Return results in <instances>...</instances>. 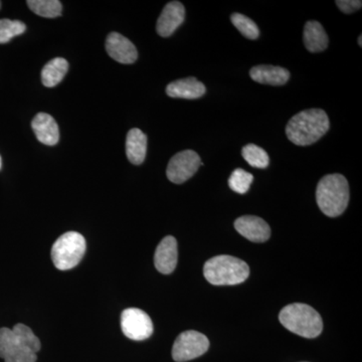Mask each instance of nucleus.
<instances>
[{
	"label": "nucleus",
	"mask_w": 362,
	"mask_h": 362,
	"mask_svg": "<svg viewBox=\"0 0 362 362\" xmlns=\"http://www.w3.org/2000/svg\"><path fill=\"white\" fill-rule=\"evenodd\" d=\"M0 7H1V2H0Z\"/></svg>",
	"instance_id": "nucleus-29"
},
{
	"label": "nucleus",
	"mask_w": 362,
	"mask_h": 362,
	"mask_svg": "<svg viewBox=\"0 0 362 362\" xmlns=\"http://www.w3.org/2000/svg\"><path fill=\"white\" fill-rule=\"evenodd\" d=\"M106 51L112 59L126 65L135 63L138 58L135 45L118 33H111L107 37Z\"/></svg>",
	"instance_id": "nucleus-12"
},
{
	"label": "nucleus",
	"mask_w": 362,
	"mask_h": 362,
	"mask_svg": "<svg viewBox=\"0 0 362 362\" xmlns=\"http://www.w3.org/2000/svg\"><path fill=\"white\" fill-rule=\"evenodd\" d=\"M254 176L242 168L235 169L228 178V187L237 194H245L249 192Z\"/></svg>",
	"instance_id": "nucleus-22"
},
{
	"label": "nucleus",
	"mask_w": 362,
	"mask_h": 362,
	"mask_svg": "<svg viewBox=\"0 0 362 362\" xmlns=\"http://www.w3.org/2000/svg\"><path fill=\"white\" fill-rule=\"evenodd\" d=\"M286 329L305 338H315L322 332V318L311 306L294 303L284 307L279 315Z\"/></svg>",
	"instance_id": "nucleus-3"
},
{
	"label": "nucleus",
	"mask_w": 362,
	"mask_h": 362,
	"mask_svg": "<svg viewBox=\"0 0 362 362\" xmlns=\"http://www.w3.org/2000/svg\"><path fill=\"white\" fill-rule=\"evenodd\" d=\"M0 169H1V157H0Z\"/></svg>",
	"instance_id": "nucleus-28"
},
{
	"label": "nucleus",
	"mask_w": 362,
	"mask_h": 362,
	"mask_svg": "<svg viewBox=\"0 0 362 362\" xmlns=\"http://www.w3.org/2000/svg\"><path fill=\"white\" fill-rule=\"evenodd\" d=\"M335 4L338 8L344 13H354V11L361 8L362 2L361 0H337Z\"/></svg>",
	"instance_id": "nucleus-26"
},
{
	"label": "nucleus",
	"mask_w": 362,
	"mask_h": 362,
	"mask_svg": "<svg viewBox=\"0 0 362 362\" xmlns=\"http://www.w3.org/2000/svg\"><path fill=\"white\" fill-rule=\"evenodd\" d=\"M202 165L204 163L197 152L194 150H185L170 159L166 175L171 182L181 185L192 178Z\"/></svg>",
	"instance_id": "nucleus-9"
},
{
	"label": "nucleus",
	"mask_w": 362,
	"mask_h": 362,
	"mask_svg": "<svg viewBox=\"0 0 362 362\" xmlns=\"http://www.w3.org/2000/svg\"><path fill=\"white\" fill-rule=\"evenodd\" d=\"M85 252V238L77 232L66 233L54 242L52 247V262L59 270H71L80 263Z\"/></svg>",
	"instance_id": "nucleus-5"
},
{
	"label": "nucleus",
	"mask_w": 362,
	"mask_h": 362,
	"mask_svg": "<svg viewBox=\"0 0 362 362\" xmlns=\"http://www.w3.org/2000/svg\"><path fill=\"white\" fill-rule=\"evenodd\" d=\"M305 47L310 52H321L328 47V35L318 21H307L304 26Z\"/></svg>",
	"instance_id": "nucleus-18"
},
{
	"label": "nucleus",
	"mask_w": 362,
	"mask_h": 362,
	"mask_svg": "<svg viewBox=\"0 0 362 362\" xmlns=\"http://www.w3.org/2000/svg\"><path fill=\"white\" fill-rule=\"evenodd\" d=\"M177 242L175 238L168 235L161 240L154 255V265L162 274L173 273L177 265Z\"/></svg>",
	"instance_id": "nucleus-13"
},
{
	"label": "nucleus",
	"mask_w": 362,
	"mask_h": 362,
	"mask_svg": "<svg viewBox=\"0 0 362 362\" xmlns=\"http://www.w3.org/2000/svg\"><path fill=\"white\" fill-rule=\"evenodd\" d=\"M26 4L33 13L42 18H54L62 16L63 6L58 0H28Z\"/></svg>",
	"instance_id": "nucleus-20"
},
{
	"label": "nucleus",
	"mask_w": 362,
	"mask_h": 362,
	"mask_svg": "<svg viewBox=\"0 0 362 362\" xmlns=\"http://www.w3.org/2000/svg\"><path fill=\"white\" fill-rule=\"evenodd\" d=\"M206 86L194 77L181 78L166 87V94L171 98L195 100L206 94Z\"/></svg>",
	"instance_id": "nucleus-14"
},
{
	"label": "nucleus",
	"mask_w": 362,
	"mask_h": 362,
	"mask_svg": "<svg viewBox=\"0 0 362 362\" xmlns=\"http://www.w3.org/2000/svg\"><path fill=\"white\" fill-rule=\"evenodd\" d=\"M243 157L245 160L256 168H267L270 163V157L268 153L255 144H247L242 150Z\"/></svg>",
	"instance_id": "nucleus-21"
},
{
	"label": "nucleus",
	"mask_w": 362,
	"mask_h": 362,
	"mask_svg": "<svg viewBox=\"0 0 362 362\" xmlns=\"http://www.w3.org/2000/svg\"><path fill=\"white\" fill-rule=\"evenodd\" d=\"M204 275L213 285H238L249 277L250 268L242 259L221 255L204 264Z\"/></svg>",
	"instance_id": "nucleus-4"
},
{
	"label": "nucleus",
	"mask_w": 362,
	"mask_h": 362,
	"mask_svg": "<svg viewBox=\"0 0 362 362\" xmlns=\"http://www.w3.org/2000/svg\"><path fill=\"white\" fill-rule=\"evenodd\" d=\"M147 152V136L138 128H133L126 139V154L128 160L134 165H140L145 160Z\"/></svg>",
	"instance_id": "nucleus-17"
},
{
	"label": "nucleus",
	"mask_w": 362,
	"mask_h": 362,
	"mask_svg": "<svg viewBox=\"0 0 362 362\" xmlns=\"http://www.w3.org/2000/svg\"><path fill=\"white\" fill-rule=\"evenodd\" d=\"M252 80L259 84L283 86L289 81V71L281 66L261 65L250 71Z\"/></svg>",
	"instance_id": "nucleus-16"
},
{
	"label": "nucleus",
	"mask_w": 362,
	"mask_h": 362,
	"mask_svg": "<svg viewBox=\"0 0 362 362\" xmlns=\"http://www.w3.org/2000/svg\"><path fill=\"white\" fill-rule=\"evenodd\" d=\"M121 329L129 339L142 341L151 337L153 323L146 312L138 308H128L121 315Z\"/></svg>",
	"instance_id": "nucleus-8"
},
{
	"label": "nucleus",
	"mask_w": 362,
	"mask_h": 362,
	"mask_svg": "<svg viewBox=\"0 0 362 362\" xmlns=\"http://www.w3.org/2000/svg\"><path fill=\"white\" fill-rule=\"evenodd\" d=\"M69 64L65 59H52L44 66L42 71V84L47 88L54 87L62 82L68 73Z\"/></svg>",
	"instance_id": "nucleus-19"
},
{
	"label": "nucleus",
	"mask_w": 362,
	"mask_h": 362,
	"mask_svg": "<svg viewBox=\"0 0 362 362\" xmlns=\"http://www.w3.org/2000/svg\"><path fill=\"white\" fill-rule=\"evenodd\" d=\"M209 347V341L206 335L197 331H185L176 338L173 357L176 362L192 361L206 354Z\"/></svg>",
	"instance_id": "nucleus-6"
},
{
	"label": "nucleus",
	"mask_w": 362,
	"mask_h": 362,
	"mask_svg": "<svg viewBox=\"0 0 362 362\" xmlns=\"http://www.w3.org/2000/svg\"><path fill=\"white\" fill-rule=\"evenodd\" d=\"M26 30V25L23 21H11L7 18L0 20V44H6L13 37L23 35Z\"/></svg>",
	"instance_id": "nucleus-24"
},
{
	"label": "nucleus",
	"mask_w": 362,
	"mask_h": 362,
	"mask_svg": "<svg viewBox=\"0 0 362 362\" xmlns=\"http://www.w3.org/2000/svg\"><path fill=\"white\" fill-rule=\"evenodd\" d=\"M33 132L37 140L45 145L54 146L59 142V131L56 120L47 113H39L32 122Z\"/></svg>",
	"instance_id": "nucleus-15"
},
{
	"label": "nucleus",
	"mask_w": 362,
	"mask_h": 362,
	"mask_svg": "<svg viewBox=\"0 0 362 362\" xmlns=\"http://www.w3.org/2000/svg\"><path fill=\"white\" fill-rule=\"evenodd\" d=\"M235 228L238 233L251 242L264 243L270 239V226L259 216H240L235 221Z\"/></svg>",
	"instance_id": "nucleus-11"
},
{
	"label": "nucleus",
	"mask_w": 362,
	"mask_h": 362,
	"mask_svg": "<svg viewBox=\"0 0 362 362\" xmlns=\"http://www.w3.org/2000/svg\"><path fill=\"white\" fill-rule=\"evenodd\" d=\"M0 357L6 362H35L37 354L13 329L0 328Z\"/></svg>",
	"instance_id": "nucleus-7"
},
{
	"label": "nucleus",
	"mask_w": 362,
	"mask_h": 362,
	"mask_svg": "<svg viewBox=\"0 0 362 362\" xmlns=\"http://www.w3.org/2000/svg\"><path fill=\"white\" fill-rule=\"evenodd\" d=\"M185 18V8L180 1L166 4L157 21V33L162 37H168L177 30Z\"/></svg>",
	"instance_id": "nucleus-10"
},
{
	"label": "nucleus",
	"mask_w": 362,
	"mask_h": 362,
	"mask_svg": "<svg viewBox=\"0 0 362 362\" xmlns=\"http://www.w3.org/2000/svg\"><path fill=\"white\" fill-rule=\"evenodd\" d=\"M316 202L321 211L330 218H337L344 213L349 202L346 178L338 173L324 176L317 185Z\"/></svg>",
	"instance_id": "nucleus-2"
},
{
	"label": "nucleus",
	"mask_w": 362,
	"mask_h": 362,
	"mask_svg": "<svg viewBox=\"0 0 362 362\" xmlns=\"http://www.w3.org/2000/svg\"><path fill=\"white\" fill-rule=\"evenodd\" d=\"M230 21H232L233 25L235 26V28H238V30H239L244 37H246L247 39H258L259 35L258 25H257L251 18H247V16H244V14L237 13L232 14Z\"/></svg>",
	"instance_id": "nucleus-23"
},
{
	"label": "nucleus",
	"mask_w": 362,
	"mask_h": 362,
	"mask_svg": "<svg viewBox=\"0 0 362 362\" xmlns=\"http://www.w3.org/2000/svg\"><path fill=\"white\" fill-rule=\"evenodd\" d=\"M13 330L35 354L40 351L42 344H40L39 338L35 337V333L30 327H28L25 324H16Z\"/></svg>",
	"instance_id": "nucleus-25"
},
{
	"label": "nucleus",
	"mask_w": 362,
	"mask_h": 362,
	"mask_svg": "<svg viewBox=\"0 0 362 362\" xmlns=\"http://www.w3.org/2000/svg\"><path fill=\"white\" fill-rule=\"evenodd\" d=\"M361 39H362V35H361V37H359V39H358V44H359V47H362V45H361Z\"/></svg>",
	"instance_id": "nucleus-27"
},
{
	"label": "nucleus",
	"mask_w": 362,
	"mask_h": 362,
	"mask_svg": "<svg viewBox=\"0 0 362 362\" xmlns=\"http://www.w3.org/2000/svg\"><path fill=\"white\" fill-rule=\"evenodd\" d=\"M327 114L322 109H307L293 116L286 126L288 139L298 146L318 141L329 130Z\"/></svg>",
	"instance_id": "nucleus-1"
}]
</instances>
